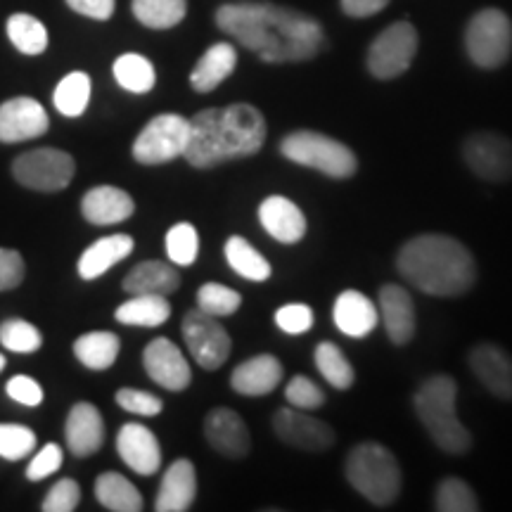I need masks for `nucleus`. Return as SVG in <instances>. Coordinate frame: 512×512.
Masks as SVG:
<instances>
[{
    "label": "nucleus",
    "instance_id": "49",
    "mask_svg": "<svg viewBox=\"0 0 512 512\" xmlns=\"http://www.w3.org/2000/svg\"><path fill=\"white\" fill-rule=\"evenodd\" d=\"M5 392H8L12 401L22 403V406L36 408L43 403V387L29 375L10 377L8 384H5Z\"/></svg>",
    "mask_w": 512,
    "mask_h": 512
},
{
    "label": "nucleus",
    "instance_id": "48",
    "mask_svg": "<svg viewBox=\"0 0 512 512\" xmlns=\"http://www.w3.org/2000/svg\"><path fill=\"white\" fill-rule=\"evenodd\" d=\"M24 273H27L24 256L17 249L0 247V292L15 290V287L22 285Z\"/></svg>",
    "mask_w": 512,
    "mask_h": 512
},
{
    "label": "nucleus",
    "instance_id": "25",
    "mask_svg": "<svg viewBox=\"0 0 512 512\" xmlns=\"http://www.w3.org/2000/svg\"><path fill=\"white\" fill-rule=\"evenodd\" d=\"M332 320L347 337L363 339L377 328L380 323V311L368 299L366 294L358 290H344L337 294L335 306H332Z\"/></svg>",
    "mask_w": 512,
    "mask_h": 512
},
{
    "label": "nucleus",
    "instance_id": "45",
    "mask_svg": "<svg viewBox=\"0 0 512 512\" xmlns=\"http://www.w3.org/2000/svg\"><path fill=\"white\" fill-rule=\"evenodd\" d=\"M275 325L285 332V335H304L313 328V309L306 304H285L275 311Z\"/></svg>",
    "mask_w": 512,
    "mask_h": 512
},
{
    "label": "nucleus",
    "instance_id": "20",
    "mask_svg": "<svg viewBox=\"0 0 512 512\" xmlns=\"http://www.w3.org/2000/svg\"><path fill=\"white\" fill-rule=\"evenodd\" d=\"M380 320L384 323L389 342L396 347H403L415 337V304L408 290L401 285H382L380 287Z\"/></svg>",
    "mask_w": 512,
    "mask_h": 512
},
{
    "label": "nucleus",
    "instance_id": "2",
    "mask_svg": "<svg viewBox=\"0 0 512 512\" xmlns=\"http://www.w3.org/2000/svg\"><path fill=\"white\" fill-rule=\"evenodd\" d=\"M266 119L249 102L209 107L190 119L185 162L195 169H214L233 159L252 157L266 143Z\"/></svg>",
    "mask_w": 512,
    "mask_h": 512
},
{
    "label": "nucleus",
    "instance_id": "17",
    "mask_svg": "<svg viewBox=\"0 0 512 512\" xmlns=\"http://www.w3.org/2000/svg\"><path fill=\"white\" fill-rule=\"evenodd\" d=\"M117 453L133 472L143 477L157 475L162 467V446L150 427L126 422L117 434Z\"/></svg>",
    "mask_w": 512,
    "mask_h": 512
},
{
    "label": "nucleus",
    "instance_id": "39",
    "mask_svg": "<svg viewBox=\"0 0 512 512\" xmlns=\"http://www.w3.org/2000/svg\"><path fill=\"white\" fill-rule=\"evenodd\" d=\"M0 344L15 354H34L43 347V335L29 320L8 318L0 323Z\"/></svg>",
    "mask_w": 512,
    "mask_h": 512
},
{
    "label": "nucleus",
    "instance_id": "46",
    "mask_svg": "<svg viewBox=\"0 0 512 512\" xmlns=\"http://www.w3.org/2000/svg\"><path fill=\"white\" fill-rule=\"evenodd\" d=\"M81 503V486L74 479H60L43 498V512H72Z\"/></svg>",
    "mask_w": 512,
    "mask_h": 512
},
{
    "label": "nucleus",
    "instance_id": "29",
    "mask_svg": "<svg viewBox=\"0 0 512 512\" xmlns=\"http://www.w3.org/2000/svg\"><path fill=\"white\" fill-rule=\"evenodd\" d=\"M171 316V304L164 294H133L114 311L121 325L131 328H159Z\"/></svg>",
    "mask_w": 512,
    "mask_h": 512
},
{
    "label": "nucleus",
    "instance_id": "51",
    "mask_svg": "<svg viewBox=\"0 0 512 512\" xmlns=\"http://www.w3.org/2000/svg\"><path fill=\"white\" fill-rule=\"evenodd\" d=\"M389 5V0H339V8L347 17L354 19H366L375 17L377 12H382Z\"/></svg>",
    "mask_w": 512,
    "mask_h": 512
},
{
    "label": "nucleus",
    "instance_id": "52",
    "mask_svg": "<svg viewBox=\"0 0 512 512\" xmlns=\"http://www.w3.org/2000/svg\"><path fill=\"white\" fill-rule=\"evenodd\" d=\"M5 366H8V361H5V356L0 354V373H3V368H5Z\"/></svg>",
    "mask_w": 512,
    "mask_h": 512
},
{
    "label": "nucleus",
    "instance_id": "5",
    "mask_svg": "<svg viewBox=\"0 0 512 512\" xmlns=\"http://www.w3.org/2000/svg\"><path fill=\"white\" fill-rule=\"evenodd\" d=\"M344 475L358 494L377 508H387L401 494L403 475L399 460L377 441H363L351 448L344 463Z\"/></svg>",
    "mask_w": 512,
    "mask_h": 512
},
{
    "label": "nucleus",
    "instance_id": "41",
    "mask_svg": "<svg viewBox=\"0 0 512 512\" xmlns=\"http://www.w3.org/2000/svg\"><path fill=\"white\" fill-rule=\"evenodd\" d=\"M166 254L176 266H192L200 254V233L192 223H176L166 233Z\"/></svg>",
    "mask_w": 512,
    "mask_h": 512
},
{
    "label": "nucleus",
    "instance_id": "30",
    "mask_svg": "<svg viewBox=\"0 0 512 512\" xmlns=\"http://www.w3.org/2000/svg\"><path fill=\"white\" fill-rule=\"evenodd\" d=\"M119 351L121 339L110 330L86 332V335H81L74 342L76 361H79L83 368L95 370V373L112 368L114 363H117Z\"/></svg>",
    "mask_w": 512,
    "mask_h": 512
},
{
    "label": "nucleus",
    "instance_id": "32",
    "mask_svg": "<svg viewBox=\"0 0 512 512\" xmlns=\"http://www.w3.org/2000/svg\"><path fill=\"white\" fill-rule=\"evenodd\" d=\"M223 254H226L228 266L240 278L252 280V283H264V280L271 278L273 268L266 261V256L256 247H252V242H247L242 235H230L226 240V247H223Z\"/></svg>",
    "mask_w": 512,
    "mask_h": 512
},
{
    "label": "nucleus",
    "instance_id": "13",
    "mask_svg": "<svg viewBox=\"0 0 512 512\" xmlns=\"http://www.w3.org/2000/svg\"><path fill=\"white\" fill-rule=\"evenodd\" d=\"M273 432L283 444L299 451L323 453L335 446V430L325 420L313 418L302 408H280L273 415Z\"/></svg>",
    "mask_w": 512,
    "mask_h": 512
},
{
    "label": "nucleus",
    "instance_id": "44",
    "mask_svg": "<svg viewBox=\"0 0 512 512\" xmlns=\"http://www.w3.org/2000/svg\"><path fill=\"white\" fill-rule=\"evenodd\" d=\"M285 401L294 408H302V411H313L325 403V392L311 377L294 375L285 387Z\"/></svg>",
    "mask_w": 512,
    "mask_h": 512
},
{
    "label": "nucleus",
    "instance_id": "35",
    "mask_svg": "<svg viewBox=\"0 0 512 512\" xmlns=\"http://www.w3.org/2000/svg\"><path fill=\"white\" fill-rule=\"evenodd\" d=\"M131 12L147 29H174L188 15V0H131Z\"/></svg>",
    "mask_w": 512,
    "mask_h": 512
},
{
    "label": "nucleus",
    "instance_id": "22",
    "mask_svg": "<svg viewBox=\"0 0 512 512\" xmlns=\"http://www.w3.org/2000/svg\"><path fill=\"white\" fill-rule=\"evenodd\" d=\"M197 498V472L192 460L178 458L166 467L162 484H159L155 510L157 512H185L192 508Z\"/></svg>",
    "mask_w": 512,
    "mask_h": 512
},
{
    "label": "nucleus",
    "instance_id": "38",
    "mask_svg": "<svg viewBox=\"0 0 512 512\" xmlns=\"http://www.w3.org/2000/svg\"><path fill=\"white\" fill-rule=\"evenodd\" d=\"M434 508L439 512H477L479 498L465 479L446 477L434 491Z\"/></svg>",
    "mask_w": 512,
    "mask_h": 512
},
{
    "label": "nucleus",
    "instance_id": "34",
    "mask_svg": "<svg viewBox=\"0 0 512 512\" xmlns=\"http://www.w3.org/2000/svg\"><path fill=\"white\" fill-rule=\"evenodd\" d=\"M112 74H114V81H117L124 91L136 93V95L150 93L157 83L155 64L147 60L145 55H138V53L119 55L112 64Z\"/></svg>",
    "mask_w": 512,
    "mask_h": 512
},
{
    "label": "nucleus",
    "instance_id": "42",
    "mask_svg": "<svg viewBox=\"0 0 512 512\" xmlns=\"http://www.w3.org/2000/svg\"><path fill=\"white\" fill-rule=\"evenodd\" d=\"M36 448V434L27 425H0V458L22 460Z\"/></svg>",
    "mask_w": 512,
    "mask_h": 512
},
{
    "label": "nucleus",
    "instance_id": "3",
    "mask_svg": "<svg viewBox=\"0 0 512 512\" xmlns=\"http://www.w3.org/2000/svg\"><path fill=\"white\" fill-rule=\"evenodd\" d=\"M396 268L406 283L430 297H460L477 283V264L470 249L441 233L415 235L408 240L396 256Z\"/></svg>",
    "mask_w": 512,
    "mask_h": 512
},
{
    "label": "nucleus",
    "instance_id": "31",
    "mask_svg": "<svg viewBox=\"0 0 512 512\" xmlns=\"http://www.w3.org/2000/svg\"><path fill=\"white\" fill-rule=\"evenodd\" d=\"M95 498L105 510L112 512H140L145 508L143 494L119 472H102L95 479Z\"/></svg>",
    "mask_w": 512,
    "mask_h": 512
},
{
    "label": "nucleus",
    "instance_id": "4",
    "mask_svg": "<svg viewBox=\"0 0 512 512\" xmlns=\"http://www.w3.org/2000/svg\"><path fill=\"white\" fill-rule=\"evenodd\" d=\"M458 384L451 375H434L420 384L413 408L430 439L448 456H463L472 448V434L456 415Z\"/></svg>",
    "mask_w": 512,
    "mask_h": 512
},
{
    "label": "nucleus",
    "instance_id": "16",
    "mask_svg": "<svg viewBox=\"0 0 512 512\" xmlns=\"http://www.w3.org/2000/svg\"><path fill=\"white\" fill-rule=\"evenodd\" d=\"M204 439L216 453L230 460L245 458L252 448V437H249L245 420L240 418V413L226 406L214 408L204 418Z\"/></svg>",
    "mask_w": 512,
    "mask_h": 512
},
{
    "label": "nucleus",
    "instance_id": "23",
    "mask_svg": "<svg viewBox=\"0 0 512 512\" xmlns=\"http://www.w3.org/2000/svg\"><path fill=\"white\" fill-rule=\"evenodd\" d=\"M136 211V202L126 190L114 188V185H98L88 190L81 200L83 219L93 226H117L131 219Z\"/></svg>",
    "mask_w": 512,
    "mask_h": 512
},
{
    "label": "nucleus",
    "instance_id": "50",
    "mask_svg": "<svg viewBox=\"0 0 512 512\" xmlns=\"http://www.w3.org/2000/svg\"><path fill=\"white\" fill-rule=\"evenodd\" d=\"M64 3L76 15L95 19V22H107L117 10V0H64Z\"/></svg>",
    "mask_w": 512,
    "mask_h": 512
},
{
    "label": "nucleus",
    "instance_id": "12",
    "mask_svg": "<svg viewBox=\"0 0 512 512\" xmlns=\"http://www.w3.org/2000/svg\"><path fill=\"white\" fill-rule=\"evenodd\" d=\"M463 159L477 178L491 183L512 181V140L501 133L479 131L463 140Z\"/></svg>",
    "mask_w": 512,
    "mask_h": 512
},
{
    "label": "nucleus",
    "instance_id": "14",
    "mask_svg": "<svg viewBox=\"0 0 512 512\" xmlns=\"http://www.w3.org/2000/svg\"><path fill=\"white\" fill-rule=\"evenodd\" d=\"M143 366L147 377L169 392H185L192 382L188 358L166 337H157L147 344L143 351Z\"/></svg>",
    "mask_w": 512,
    "mask_h": 512
},
{
    "label": "nucleus",
    "instance_id": "6",
    "mask_svg": "<svg viewBox=\"0 0 512 512\" xmlns=\"http://www.w3.org/2000/svg\"><path fill=\"white\" fill-rule=\"evenodd\" d=\"M280 155L335 181L351 178L358 169V159L349 145L318 131H294L285 136L280 140Z\"/></svg>",
    "mask_w": 512,
    "mask_h": 512
},
{
    "label": "nucleus",
    "instance_id": "7",
    "mask_svg": "<svg viewBox=\"0 0 512 512\" xmlns=\"http://www.w3.org/2000/svg\"><path fill=\"white\" fill-rule=\"evenodd\" d=\"M465 50L479 69H498L512 53V22L503 10L484 8L465 29Z\"/></svg>",
    "mask_w": 512,
    "mask_h": 512
},
{
    "label": "nucleus",
    "instance_id": "36",
    "mask_svg": "<svg viewBox=\"0 0 512 512\" xmlns=\"http://www.w3.org/2000/svg\"><path fill=\"white\" fill-rule=\"evenodd\" d=\"M313 361H316L318 373L323 375V380L328 382L330 387L339 389V392L354 387V366H351V361L344 356V351L339 349L335 342H320L316 351H313Z\"/></svg>",
    "mask_w": 512,
    "mask_h": 512
},
{
    "label": "nucleus",
    "instance_id": "21",
    "mask_svg": "<svg viewBox=\"0 0 512 512\" xmlns=\"http://www.w3.org/2000/svg\"><path fill=\"white\" fill-rule=\"evenodd\" d=\"M259 223L273 240L297 245L306 235V216L290 197L271 195L259 204Z\"/></svg>",
    "mask_w": 512,
    "mask_h": 512
},
{
    "label": "nucleus",
    "instance_id": "33",
    "mask_svg": "<svg viewBox=\"0 0 512 512\" xmlns=\"http://www.w3.org/2000/svg\"><path fill=\"white\" fill-rule=\"evenodd\" d=\"M5 31H8L10 43L15 46L22 55L36 57L43 55L48 50V29L41 19H36L29 12H15V15L8 17V24H5Z\"/></svg>",
    "mask_w": 512,
    "mask_h": 512
},
{
    "label": "nucleus",
    "instance_id": "26",
    "mask_svg": "<svg viewBox=\"0 0 512 512\" xmlns=\"http://www.w3.org/2000/svg\"><path fill=\"white\" fill-rule=\"evenodd\" d=\"M238 67V50L233 43L219 41L204 50L190 72V86L195 93H211L228 79Z\"/></svg>",
    "mask_w": 512,
    "mask_h": 512
},
{
    "label": "nucleus",
    "instance_id": "40",
    "mask_svg": "<svg viewBox=\"0 0 512 512\" xmlns=\"http://www.w3.org/2000/svg\"><path fill=\"white\" fill-rule=\"evenodd\" d=\"M242 306V294L233 287L221 283H207L197 290V309L216 318H226L238 313Z\"/></svg>",
    "mask_w": 512,
    "mask_h": 512
},
{
    "label": "nucleus",
    "instance_id": "1",
    "mask_svg": "<svg viewBox=\"0 0 512 512\" xmlns=\"http://www.w3.org/2000/svg\"><path fill=\"white\" fill-rule=\"evenodd\" d=\"M214 19L223 34L266 64L306 62L325 48L318 19L278 3H226Z\"/></svg>",
    "mask_w": 512,
    "mask_h": 512
},
{
    "label": "nucleus",
    "instance_id": "47",
    "mask_svg": "<svg viewBox=\"0 0 512 512\" xmlns=\"http://www.w3.org/2000/svg\"><path fill=\"white\" fill-rule=\"evenodd\" d=\"M64 453L57 444H46L41 451L36 453L34 460L27 465V479L29 482H41V479H48L50 475H55L57 470L62 467Z\"/></svg>",
    "mask_w": 512,
    "mask_h": 512
},
{
    "label": "nucleus",
    "instance_id": "18",
    "mask_svg": "<svg viewBox=\"0 0 512 512\" xmlns=\"http://www.w3.org/2000/svg\"><path fill=\"white\" fill-rule=\"evenodd\" d=\"M467 363L491 394L503 401H512V356L508 351L498 344L482 342L472 347Z\"/></svg>",
    "mask_w": 512,
    "mask_h": 512
},
{
    "label": "nucleus",
    "instance_id": "28",
    "mask_svg": "<svg viewBox=\"0 0 512 512\" xmlns=\"http://www.w3.org/2000/svg\"><path fill=\"white\" fill-rule=\"evenodd\" d=\"M181 287V275L166 261H143L133 266L124 278V290L128 294H171Z\"/></svg>",
    "mask_w": 512,
    "mask_h": 512
},
{
    "label": "nucleus",
    "instance_id": "27",
    "mask_svg": "<svg viewBox=\"0 0 512 512\" xmlns=\"http://www.w3.org/2000/svg\"><path fill=\"white\" fill-rule=\"evenodd\" d=\"M133 249H136V242H133L131 235H105V238L93 242V245L81 254L79 266L76 268H79V275L83 280H98L110 271L112 266L121 264L126 256H131Z\"/></svg>",
    "mask_w": 512,
    "mask_h": 512
},
{
    "label": "nucleus",
    "instance_id": "9",
    "mask_svg": "<svg viewBox=\"0 0 512 512\" xmlns=\"http://www.w3.org/2000/svg\"><path fill=\"white\" fill-rule=\"evenodd\" d=\"M420 36L411 22H394L375 36L368 48V72L380 81L406 74L418 55Z\"/></svg>",
    "mask_w": 512,
    "mask_h": 512
},
{
    "label": "nucleus",
    "instance_id": "15",
    "mask_svg": "<svg viewBox=\"0 0 512 512\" xmlns=\"http://www.w3.org/2000/svg\"><path fill=\"white\" fill-rule=\"evenodd\" d=\"M50 128L48 112L43 105L27 95L5 100L0 105V143H24L46 136Z\"/></svg>",
    "mask_w": 512,
    "mask_h": 512
},
{
    "label": "nucleus",
    "instance_id": "24",
    "mask_svg": "<svg viewBox=\"0 0 512 512\" xmlns=\"http://www.w3.org/2000/svg\"><path fill=\"white\" fill-rule=\"evenodd\" d=\"M285 368L278 358L271 354H259L242 361L230 373V387L240 396H268L283 382Z\"/></svg>",
    "mask_w": 512,
    "mask_h": 512
},
{
    "label": "nucleus",
    "instance_id": "19",
    "mask_svg": "<svg viewBox=\"0 0 512 512\" xmlns=\"http://www.w3.org/2000/svg\"><path fill=\"white\" fill-rule=\"evenodd\" d=\"M64 439L76 458H91L105 444V420L98 406L88 401L74 403L64 422Z\"/></svg>",
    "mask_w": 512,
    "mask_h": 512
},
{
    "label": "nucleus",
    "instance_id": "10",
    "mask_svg": "<svg viewBox=\"0 0 512 512\" xmlns=\"http://www.w3.org/2000/svg\"><path fill=\"white\" fill-rule=\"evenodd\" d=\"M76 162L69 152L55 147H38L12 162V176L24 188L36 192H60L74 181Z\"/></svg>",
    "mask_w": 512,
    "mask_h": 512
},
{
    "label": "nucleus",
    "instance_id": "8",
    "mask_svg": "<svg viewBox=\"0 0 512 512\" xmlns=\"http://www.w3.org/2000/svg\"><path fill=\"white\" fill-rule=\"evenodd\" d=\"M190 138V119L181 114H157L133 140L131 155L138 164L159 166L183 157Z\"/></svg>",
    "mask_w": 512,
    "mask_h": 512
},
{
    "label": "nucleus",
    "instance_id": "37",
    "mask_svg": "<svg viewBox=\"0 0 512 512\" xmlns=\"http://www.w3.org/2000/svg\"><path fill=\"white\" fill-rule=\"evenodd\" d=\"M55 110L67 119L81 117L91 102V76L86 72H72L55 86Z\"/></svg>",
    "mask_w": 512,
    "mask_h": 512
},
{
    "label": "nucleus",
    "instance_id": "43",
    "mask_svg": "<svg viewBox=\"0 0 512 512\" xmlns=\"http://www.w3.org/2000/svg\"><path fill=\"white\" fill-rule=\"evenodd\" d=\"M114 401H117V406L124 408L126 413L143 415V418H157V415L164 411V401L155 394L143 392V389L121 387L117 396H114Z\"/></svg>",
    "mask_w": 512,
    "mask_h": 512
},
{
    "label": "nucleus",
    "instance_id": "11",
    "mask_svg": "<svg viewBox=\"0 0 512 512\" xmlns=\"http://www.w3.org/2000/svg\"><path fill=\"white\" fill-rule=\"evenodd\" d=\"M185 347L202 370H219L228 361L233 342L228 330L219 323V318L209 316L202 309L185 313L181 325Z\"/></svg>",
    "mask_w": 512,
    "mask_h": 512
}]
</instances>
